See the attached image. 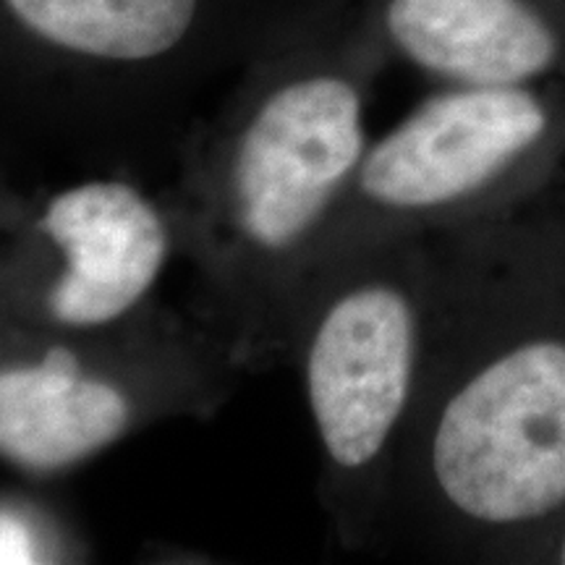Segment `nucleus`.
Listing matches in <instances>:
<instances>
[{
    "label": "nucleus",
    "mask_w": 565,
    "mask_h": 565,
    "mask_svg": "<svg viewBox=\"0 0 565 565\" xmlns=\"http://www.w3.org/2000/svg\"><path fill=\"white\" fill-rule=\"evenodd\" d=\"M433 463L456 508L524 521L565 500V345L532 343L487 366L445 406Z\"/></svg>",
    "instance_id": "nucleus-1"
},
{
    "label": "nucleus",
    "mask_w": 565,
    "mask_h": 565,
    "mask_svg": "<svg viewBox=\"0 0 565 565\" xmlns=\"http://www.w3.org/2000/svg\"><path fill=\"white\" fill-rule=\"evenodd\" d=\"M362 152V105L349 82L315 76L278 89L233 154L231 207L238 231L257 249H288L312 228Z\"/></svg>",
    "instance_id": "nucleus-2"
},
{
    "label": "nucleus",
    "mask_w": 565,
    "mask_h": 565,
    "mask_svg": "<svg viewBox=\"0 0 565 565\" xmlns=\"http://www.w3.org/2000/svg\"><path fill=\"white\" fill-rule=\"evenodd\" d=\"M414 370V317L391 288H359L324 315L307 356L317 433L343 469L383 450L404 412Z\"/></svg>",
    "instance_id": "nucleus-3"
},
{
    "label": "nucleus",
    "mask_w": 565,
    "mask_h": 565,
    "mask_svg": "<svg viewBox=\"0 0 565 565\" xmlns=\"http://www.w3.org/2000/svg\"><path fill=\"white\" fill-rule=\"evenodd\" d=\"M529 92L475 87L433 97L362 162V189L391 207L454 202L490 181L545 131Z\"/></svg>",
    "instance_id": "nucleus-4"
},
{
    "label": "nucleus",
    "mask_w": 565,
    "mask_h": 565,
    "mask_svg": "<svg viewBox=\"0 0 565 565\" xmlns=\"http://www.w3.org/2000/svg\"><path fill=\"white\" fill-rule=\"evenodd\" d=\"M42 231L61 246L63 275L47 307L71 328L121 320L150 294L168 257V233L147 196L121 181H89L47 202Z\"/></svg>",
    "instance_id": "nucleus-5"
},
{
    "label": "nucleus",
    "mask_w": 565,
    "mask_h": 565,
    "mask_svg": "<svg viewBox=\"0 0 565 565\" xmlns=\"http://www.w3.org/2000/svg\"><path fill=\"white\" fill-rule=\"evenodd\" d=\"M387 26L419 66L471 87H508L555 58L547 24L521 0H393Z\"/></svg>",
    "instance_id": "nucleus-6"
},
{
    "label": "nucleus",
    "mask_w": 565,
    "mask_h": 565,
    "mask_svg": "<svg viewBox=\"0 0 565 565\" xmlns=\"http://www.w3.org/2000/svg\"><path fill=\"white\" fill-rule=\"evenodd\" d=\"M129 398L84 377L66 351L0 372V456L21 469L58 471L108 448L129 427Z\"/></svg>",
    "instance_id": "nucleus-7"
},
{
    "label": "nucleus",
    "mask_w": 565,
    "mask_h": 565,
    "mask_svg": "<svg viewBox=\"0 0 565 565\" xmlns=\"http://www.w3.org/2000/svg\"><path fill=\"white\" fill-rule=\"evenodd\" d=\"M34 38L108 61L158 58L192 26L196 0H0Z\"/></svg>",
    "instance_id": "nucleus-8"
},
{
    "label": "nucleus",
    "mask_w": 565,
    "mask_h": 565,
    "mask_svg": "<svg viewBox=\"0 0 565 565\" xmlns=\"http://www.w3.org/2000/svg\"><path fill=\"white\" fill-rule=\"evenodd\" d=\"M38 545L30 529L9 513H0V563H34Z\"/></svg>",
    "instance_id": "nucleus-9"
},
{
    "label": "nucleus",
    "mask_w": 565,
    "mask_h": 565,
    "mask_svg": "<svg viewBox=\"0 0 565 565\" xmlns=\"http://www.w3.org/2000/svg\"><path fill=\"white\" fill-rule=\"evenodd\" d=\"M563 563H565V547H563Z\"/></svg>",
    "instance_id": "nucleus-10"
}]
</instances>
